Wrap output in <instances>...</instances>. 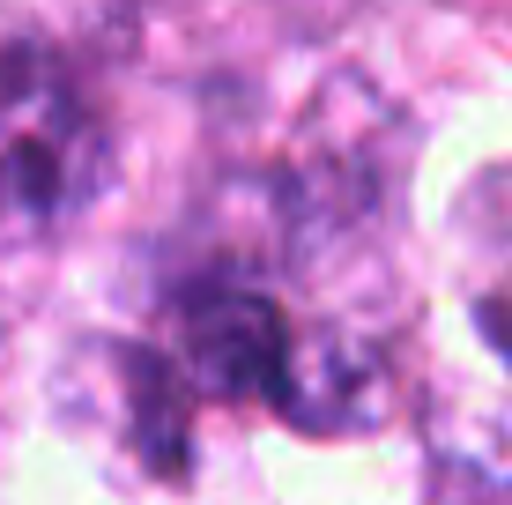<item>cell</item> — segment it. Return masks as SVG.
Wrapping results in <instances>:
<instances>
[{
    "label": "cell",
    "instance_id": "1",
    "mask_svg": "<svg viewBox=\"0 0 512 505\" xmlns=\"http://www.w3.org/2000/svg\"><path fill=\"white\" fill-rule=\"evenodd\" d=\"M179 357L208 394L268 402L305 431H357L386 409V372L342 327H297L268 290L238 275L186 283L171 305Z\"/></svg>",
    "mask_w": 512,
    "mask_h": 505
},
{
    "label": "cell",
    "instance_id": "2",
    "mask_svg": "<svg viewBox=\"0 0 512 505\" xmlns=\"http://www.w3.org/2000/svg\"><path fill=\"white\" fill-rule=\"evenodd\" d=\"M104 134L75 67L0 15V238H45L90 201Z\"/></svg>",
    "mask_w": 512,
    "mask_h": 505
}]
</instances>
